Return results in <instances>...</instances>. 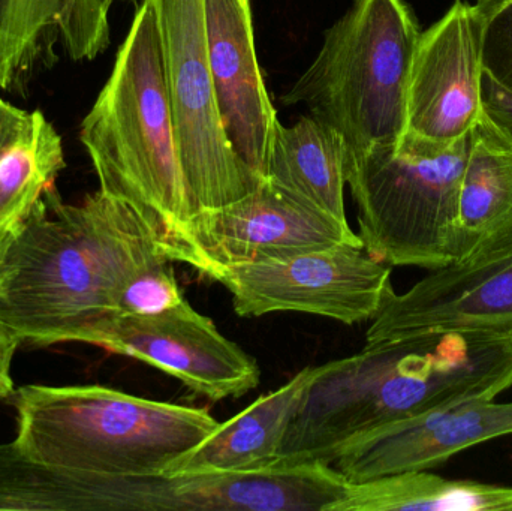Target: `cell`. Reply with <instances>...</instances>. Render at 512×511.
I'll return each instance as SVG.
<instances>
[{"instance_id":"10","label":"cell","mask_w":512,"mask_h":511,"mask_svg":"<svg viewBox=\"0 0 512 511\" xmlns=\"http://www.w3.org/2000/svg\"><path fill=\"white\" fill-rule=\"evenodd\" d=\"M195 270L219 278L228 267L283 260L331 246L361 245L348 222L264 179L246 197L192 218Z\"/></svg>"},{"instance_id":"15","label":"cell","mask_w":512,"mask_h":511,"mask_svg":"<svg viewBox=\"0 0 512 511\" xmlns=\"http://www.w3.org/2000/svg\"><path fill=\"white\" fill-rule=\"evenodd\" d=\"M216 105L225 135L245 164L265 179L279 122L256 57L251 5L204 0Z\"/></svg>"},{"instance_id":"20","label":"cell","mask_w":512,"mask_h":511,"mask_svg":"<svg viewBox=\"0 0 512 511\" xmlns=\"http://www.w3.org/2000/svg\"><path fill=\"white\" fill-rule=\"evenodd\" d=\"M349 149L339 132L313 116L295 125L277 122L265 179L309 201L340 222L345 210Z\"/></svg>"},{"instance_id":"13","label":"cell","mask_w":512,"mask_h":511,"mask_svg":"<svg viewBox=\"0 0 512 511\" xmlns=\"http://www.w3.org/2000/svg\"><path fill=\"white\" fill-rule=\"evenodd\" d=\"M433 330L512 335V251L451 263L406 293L391 294L367 330L366 347Z\"/></svg>"},{"instance_id":"1","label":"cell","mask_w":512,"mask_h":511,"mask_svg":"<svg viewBox=\"0 0 512 511\" xmlns=\"http://www.w3.org/2000/svg\"><path fill=\"white\" fill-rule=\"evenodd\" d=\"M512 387V335L433 330L364 347L313 369L273 467L331 459L382 426Z\"/></svg>"},{"instance_id":"8","label":"cell","mask_w":512,"mask_h":511,"mask_svg":"<svg viewBox=\"0 0 512 511\" xmlns=\"http://www.w3.org/2000/svg\"><path fill=\"white\" fill-rule=\"evenodd\" d=\"M216 282L230 291L240 317L301 312L348 326L373 320L394 293L391 266L349 243L228 267Z\"/></svg>"},{"instance_id":"19","label":"cell","mask_w":512,"mask_h":511,"mask_svg":"<svg viewBox=\"0 0 512 511\" xmlns=\"http://www.w3.org/2000/svg\"><path fill=\"white\" fill-rule=\"evenodd\" d=\"M65 167L62 137L47 117L0 98V239L17 236Z\"/></svg>"},{"instance_id":"3","label":"cell","mask_w":512,"mask_h":511,"mask_svg":"<svg viewBox=\"0 0 512 511\" xmlns=\"http://www.w3.org/2000/svg\"><path fill=\"white\" fill-rule=\"evenodd\" d=\"M80 140L99 189L128 204L173 263L195 269V207L180 161L152 0H141L110 78L81 123Z\"/></svg>"},{"instance_id":"23","label":"cell","mask_w":512,"mask_h":511,"mask_svg":"<svg viewBox=\"0 0 512 511\" xmlns=\"http://www.w3.org/2000/svg\"><path fill=\"white\" fill-rule=\"evenodd\" d=\"M484 74L512 96V0H478Z\"/></svg>"},{"instance_id":"25","label":"cell","mask_w":512,"mask_h":511,"mask_svg":"<svg viewBox=\"0 0 512 511\" xmlns=\"http://www.w3.org/2000/svg\"><path fill=\"white\" fill-rule=\"evenodd\" d=\"M21 342L0 324V399L11 398L14 393L12 381V360Z\"/></svg>"},{"instance_id":"27","label":"cell","mask_w":512,"mask_h":511,"mask_svg":"<svg viewBox=\"0 0 512 511\" xmlns=\"http://www.w3.org/2000/svg\"><path fill=\"white\" fill-rule=\"evenodd\" d=\"M243 3H245V5H249V2H251V0H242Z\"/></svg>"},{"instance_id":"14","label":"cell","mask_w":512,"mask_h":511,"mask_svg":"<svg viewBox=\"0 0 512 511\" xmlns=\"http://www.w3.org/2000/svg\"><path fill=\"white\" fill-rule=\"evenodd\" d=\"M512 435V402L469 401L382 426L349 441L330 465L349 483L430 471L457 453Z\"/></svg>"},{"instance_id":"17","label":"cell","mask_w":512,"mask_h":511,"mask_svg":"<svg viewBox=\"0 0 512 511\" xmlns=\"http://www.w3.org/2000/svg\"><path fill=\"white\" fill-rule=\"evenodd\" d=\"M512 251V135L486 108L471 132L460 186L453 263Z\"/></svg>"},{"instance_id":"26","label":"cell","mask_w":512,"mask_h":511,"mask_svg":"<svg viewBox=\"0 0 512 511\" xmlns=\"http://www.w3.org/2000/svg\"><path fill=\"white\" fill-rule=\"evenodd\" d=\"M104 2L107 3L108 6H111L116 2H140V0H104Z\"/></svg>"},{"instance_id":"18","label":"cell","mask_w":512,"mask_h":511,"mask_svg":"<svg viewBox=\"0 0 512 511\" xmlns=\"http://www.w3.org/2000/svg\"><path fill=\"white\" fill-rule=\"evenodd\" d=\"M313 369H301L280 389L256 399L228 422L219 423L164 474L245 473L273 467L312 381Z\"/></svg>"},{"instance_id":"9","label":"cell","mask_w":512,"mask_h":511,"mask_svg":"<svg viewBox=\"0 0 512 511\" xmlns=\"http://www.w3.org/2000/svg\"><path fill=\"white\" fill-rule=\"evenodd\" d=\"M89 345L141 360L212 402L240 398L259 386L254 357L225 338L188 300L155 315H108Z\"/></svg>"},{"instance_id":"7","label":"cell","mask_w":512,"mask_h":511,"mask_svg":"<svg viewBox=\"0 0 512 511\" xmlns=\"http://www.w3.org/2000/svg\"><path fill=\"white\" fill-rule=\"evenodd\" d=\"M158 15L165 84L195 215L221 209L261 185L234 152L216 105L204 0H152Z\"/></svg>"},{"instance_id":"5","label":"cell","mask_w":512,"mask_h":511,"mask_svg":"<svg viewBox=\"0 0 512 511\" xmlns=\"http://www.w3.org/2000/svg\"><path fill=\"white\" fill-rule=\"evenodd\" d=\"M420 27L405 0H354L312 65L283 96L339 132L349 152L399 143Z\"/></svg>"},{"instance_id":"16","label":"cell","mask_w":512,"mask_h":511,"mask_svg":"<svg viewBox=\"0 0 512 511\" xmlns=\"http://www.w3.org/2000/svg\"><path fill=\"white\" fill-rule=\"evenodd\" d=\"M104 0H0V90L21 92L59 60H93L110 45Z\"/></svg>"},{"instance_id":"12","label":"cell","mask_w":512,"mask_h":511,"mask_svg":"<svg viewBox=\"0 0 512 511\" xmlns=\"http://www.w3.org/2000/svg\"><path fill=\"white\" fill-rule=\"evenodd\" d=\"M483 24L477 8L456 0L421 33L412 65L408 131L433 141L471 134L484 114Z\"/></svg>"},{"instance_id":"4","label":"cell","mask_w":512,"mask_h":511,"mask_svg":"<svg viewBox=\"0 0 512 511\" xmlns=\"http://www.w3.org/2000/svg\"><path fill=\"white\" fill-rule=\"evenodd\" d=\"M11 402L24 453L101 476L164 474L219 425L206 408L102 386H24Z\"/></svg>"},{"instance_id":"2","label":"cell","mask_w":512,"mask_h":511,"mask_svg":"<svg viewBox=\"0 0 512 511\" xmlns=\"http://www.w3.org/2000/svg\"><path fill=\"white\" fill-rule=\"evenodd\" d=\"M162 257L128 204L101 189L69 204L53 186L9 248L0 324L20 342L87 344L93 329L116 312L126 282Z\"/></svg>"},{"instance_id":"6","label":"cell","mask_w":512,"mask_h":511,"mask_svg":"<svg viewBox=\"0 0 512 511\" xmlns=\"http://www.w3.org/2000/svg\"><path fill=\"white\" fill-rule=\"evenodd\" d=\"M469 144L471 134L433 141L406 132L399 143L348 153L346 185L370 257L430 272L453 263Z\"/></svg>"},{"instance_id":"11","label":"cell","mask_w":512,"mask_h":511,"mask_svg":"<svg viewBox=\"0 0 512 511\" xmlns=\"http://www.w3.org/2000/svg\"><path fill=\"white\" fill-rule=\"evenodd\" d=\"M349 485L324 462L245 473L117 477L114 511H336Z\"/></svg>"},{"instance_id":"24","label":"cell","mask_w":512,"mask_h":511,"mask_svg":"<svg viewBox=\"0 0 512 511\" xmlns=\"http://www.w3.org/2000/svg\"><path fill=\"white\" fill-rule=\"evenodd\" d=\"M483 102L487 113L512 135V96L483 75Z\"/></svg>"},{"instance_id":"21","label":"cell","mask_w":512,"mask_h":511,"mask_svg":"<svg viewBox=\"0 0 512 511\" xmlns=\"http://www.w3.org/2000/svg\"><path fill=\"white\" fill-rule=\"evenodd\" d=\"M512 511V486L406 471L351 483L336 511Z\"/></svg>"},{"instance_id":"22","label":"cell","mask_w":512,"mask_h":511,"mask_svg":"<svg viewBox=\"0 0 512 511\" xmlns=\"http://www.w3.org/2000/svg\"><path fill=\"white\" fill-rule=\"evenodd\" d=\"M171 263L162 257L137 270L120 291L117 314H161L186 300Z\"/></svg>"}]
</instances>
